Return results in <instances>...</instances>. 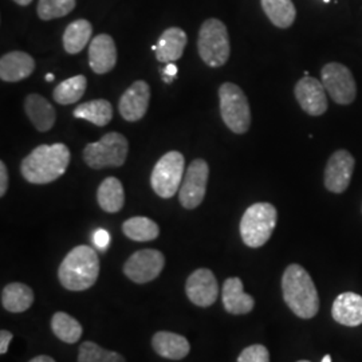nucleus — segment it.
Returning <instances> with one entry per match:
<instances>
[{
	"label": "nucleus",
	"mask_w": 362,
	"mask_h": 362,
	"mask_svg": "<svg viewBox=\"0 0 362 362\" xmlns=\"http://www.w3.org/2000/svg\"><path fill=\"white\" fill-rule=\"evenodd\" d=\"M70 160L71 155L65 144L39 145L22 160L21 173L31 184H50L65 173Z\"/></svg>",
	"instance_id": "obj_1"
},
{
	"label": "nucleus",
	"mask_w": 362,
	"mask_h": 362,
	"mask_svg": "<svg viewBox=\"0 0 362 362\" xmlns=\"http://www.w3.org/2000/svg\"><path fill=\"white\" fill-rule=\"evenodd\" d=\"M284 299L291 311L303 320L315 317L320 298L309 272L299 264H290L282 276Z\"/></svg>",
	"instance_id": "obj_2"
},
{
	"label": "nucleus",
	"mask_w": 362,
	"mask_h": 362,
	"mask_svg": "<svg viewBox=\"0 0 362 362\" xmlns=\"http://www.w3.org/2000/svg\"><path fill=\"white\" fill-rule=\"evenodd\" d=\"M100 275V259L89 246L74 247L62 260L58 276L62 286L70 291L90 288Z\"/></svg>",
	"instance_id": "obj_3"
},
{
	"label": "nucleus",
	"mask_w": 362,
	"mask_h": 362,
	"mask_svg": "<svg viewBox=\"0 0 362 362\" xmlns=\"http://www.w3.org/2000/svg\"><path fill=\"white\" fill-rule=\"evenodd\" d=\"M197 50L209 67H221L230 59L231 45L227 26L216 18L207 19L199 30Z\"/></svg>",
	"instance_id": "obj_4"
},
{
	"label": "nucleus",
	"mask_w": 362,
	"mask_h": 362,
	"mask_svg": "<svg viewBox=\"0 0 362 362\" xmlns=\"http://www.w3.org/2000/svg\"><path fill=\"white\" fill-rule=\"evenodd\" d=\"M278 212L270 203H255L248 207L240 220V236L251 248L264 246L276 227Z\"/></svg>",
	"instance_id": "obj_5"
},
{
	"label": "nucleus",
	"mask_w": 362,
	"mask_h": 362,
	"mask_svg": "<svg viewBox=\"0 0 362 362\" xmlns=\"http://www.w3.org/2000/svg\"><path fill=\"white\" fill-rule=\"evenodd\" d=\"M129 143L121 133H106L97 143L88 144L83 149V161L91 169L118 168L127 161Z\"/></svg>",
	"instance_id": "obj_6"
},
{
	"label": "nucleus",
	"mask_w": 362,
	"mask_h": 362,
	"mask_svg": "<svg viewBox=\"0 0 362 362\" xmlns=\"http://www.w3.org/2000/svg\"><path fill=\"white\" fill-rule=\"evenodd\" d=\"M220 115L228 129L235 134H245L251 127V109L245 91L233 82L219 88Z\"/></svg>",
	"instance_id": "obj_7"
},
{
	"label": "nucleus",
	"mask_w": 362,
	"mask_h": 362,
	"mask_svg": "<svg viewBox=\"0 0 362 362\" xmlns=\"http://www.w3.org/2000/svg\"><path fill=\"white\" fill-rule=\"evenodd\" d=\"M185 158L180 152L170 151L163 156L151 175V185L157 196L170 199L180 189L184 179Z\"/></svg>",
	"instance_id": "obj_8"
},
{
	"label": "nucleus",
	"mask_w": 362,
	"mask_h": 362,
	"mask_svg": "<svg viewBox=\"0 0 362 362\" xmlns=\"http://www.w3.org/2000/svg\"><path fill=\"white\" fill-rule=\"evenodd\" d=\"M321 82L338 105H350L357 95V85L349 69L338 62H330L321 70Z\"/></svg>",
	"instance_id": "obj_9"
},
{
	"label": "nucleus",
	"mask_w": 362,
	"mask_h": 362,
	"mask_svg": "<svg viewBox=\"0 0 362 362\" xmlns=\"http://www.w3.org/2000/svg\"><path fill=\"white\" fill-rule=\"evenodd\" d=\"M209 165L203 158H196L185 170L179 191L180 204L185 209L199 207L207 192Z\"/></svg>",
	"instance_id": "obj_10"
},
{
	"label": "nucleus",
	"mask_w": 362,
	"mask_h": 362,
	"mask_svg": "<svg viewBox=\"0 0 362 362\" xmlns=\"http://www.w3.org/2000/svg\"><path fill=\"white\" fill-rule=\"evenodd\" d=\"M165 266V258L158 250H140L130 255L124 264V272L134 284H148L155 281Z\"/></svg>",
	"instance_id": "obj_11"
},
{
	"label": "nucleus",
	"mask_w": 362,
	"mask_h": 362,
	"mask_svg": "<svg viewBox=\"0 0 362 362\" xmlns=\"http://www.w3.org/2000/svg\"><path fill=\"white\" fill-rule=\"evenodd\" d=\"M354 165H356V160L350 152L345 149L336 151L329 157L325 168L326 189L333 194L345 192L351 181Z\"/></svg>",
	"instance_id": "obj_12"
},
{
	"label": "nucleus",
	"mask_w": 362,
	"mask_h": 362,
	"mask_svg": "<svg viewBox=\"0 0 362 362\" xmlns=\"http://www.w3.org/2000/svg\"><path fill=\"white\" fill-rule=\"evenodd\" d=\"M188 299L199 308H209L219 297V285L215 274L208 269L192 272L185 285Z\"/></svg>",
	"instance_id": "obj_13"
},
{
	"label": "nucleus",
	"mask_w": 362,
	"mask_h": 362,
	"mask_svg": "<svg viewBox=\"0 0 362 362\" xmlns=\"http://www.w3.org/2000/svg\"><path fill=\"white\" fill-rule=\"evenodd\" d=\"M324 83L315 78L306 77L298 81L294 94L298 104L309 116L320 117L327 110V95Z\"/></svg>",
	"instance_id": "obj_14"
},
{
	"label": "nucleus",
	"mask_w": 362,
	"mask_h": 362,
	"mask_svg": "<svg viewBox=\"0 0 362 362\" xmlns=\"http://www.w3.org/2000/svg\"><path fill=\"white\" fill-rule=\"evenodd\" d=\"M151 101V88L145 81L132 83L119 98L118 110L121 117L128 122H137L143 118Z\"/></svg>",
	"instance_id": "obj_15"
},
{
	"label": "nucleus",
	"mask_w": 362,
	"mask_h": 362,
	"mask_svg": "<svg viewBox=\"0 0 362 362\" xmlns=\"http://www.w3.org/2000/svg\"><path fill=\"white\" fill-rule=\"evenodd\" d=\"M117 64V47L113 38L100 34L93 38L89 47V65L95 74L112 71Z\"/></svg>",
	"instance_id": "obj_16"
},
{
	"label": "nucleus",
	"mask_w": 362,
	"mask_h": 362,
	"mask_svg": "<svg viewBox=\"0 0 362 362\" xmlns=\"http://www.w3.org/2000/svg\"><path fill=\"white\" fill-rule=\"evenodd\" d=\"M35 70V59L25 52H10L0 58V78L4 82H19Z\"/></svg>",
	"instance_id": "obj_17"
},
{
	"label": "nucleus",
	"mask_w": 362,
	"mask_h": 362,
	"mask_svg": "<svg viewBox=\"0 0 362 362\" xmlns=\"http://www.w3.org/2000/svg\"><path fill=\"white\" fill-rule=\"evenodd\" d=\"M188 43V37L185 31L180 27H169L153 47L156 52V59L163 64H170L180 59Z\"/></svg>",
	"instance_id": "obj_18"
},
{
	"label": "nucleus",
	"mask_w": 362,
	"mask_h": 362,
	"mask_svg": "<svg viewBox=\"0 0 362 362\" xmlns=\"http://www.w3.org/2000/svg\"><path fill=\"white\" fill-rule=\"evenodd\" d=\"M25 112L28 119L38 132H49L57 121V112L45 97L40 94H28L25 100Z\"/></svg>",
	"instance_id": "obj_19"
},
{
	"label": "nucleus",
	"mask_w": 362,
	"mask_h": 362,
	"mask_svg": "<svg viewBox=\"0 0 362 362\" xmlns=\"http://www.w3.org/2000/svg\"><path fill=\"white\" fill-rule=\"evenodd\" d=\"M223 305L230 314L242 315L252 311L255 300L243 290V282L240 278H228L223 285Z\"/></svg>",
	"instance_id": "obj_20"
},
{
	"label": "nucleus",
	"mask_w": 362,
	"mask_h": 362,
	"mask_svg": "<svg viewBox=\"0 0 362 362\" xmlns=\"http://www.w3.org/2000/svg\"><path fill=\"white\" fill-rule=\"evenodd\" d=\"M332 315L338 324L344 326H360L362 324V297L356 293H344L333 303Z\"/></svg>",
	"instance_id": "obj_21"
},
{
	"label": "nucleus",
	"mask_w": 362,
	"mask_h": 362,
	"mask_svg": "<svg viewBox=\"0 0 362 362\" xmlns=\"http://www.w3.org/2000/svg\"><path fill=\"white\" fill-rule=\"evenodd\" d=\"M152 346L158 356L168 360H182L191 350V345L185 337L170 332L156 333Z\"/></svg>",
	"instance_id": "obj_22"
},
{
	"label": "nucleus",
	"mask_w": 362,
	"mask_h": 362,
	"mask_svg": "<svg viewBox=\"0 0 362 362\" xmlns=\"http://www.w3.org/2000/svg\"><path fill=\"white\" fill-rule=\"evenodd\" d=\"M97 200L105 212L116 214L121 211L125 204V192L122 182L117 177H106L98 187Z\"/></svg>",
	"instance_id": "obj_23"
},
{
	"label": "nucleus",
	"mask_w": 362,
	"mask_h": 362,
	"mask_svg": "<svg viewBox=\"0 0 362 362\" xmlns=\"http://www.w3.org/2000/svg\"><path fill=\"white\" fill-rule=\"evenodd\" d=\"M34 303V293L23 284H10L1 290V306L10 313H23Z\"/></svg>",
	"instance_id": "obj_24"
},
{
	"label": "nucleus",
	"mask_w": 362,
	"mask_h": 362,
	"mask_svg": "<svg viewBox=\"0 0 362 362\" xmlns=\"http://www.w3.org/2000/svg\"><path fill=\"white\" fill-rule=\"evenodd\" d=\"M260 3L274 26L288 28L296 22L297 10L291 0H260Z\"/></svg>",
	"instance_id": "obj_25"
},
{
	"label": "nucleus",
	"mask_w": 362,
	"mask_h": 362,
	"mask_svg": "<svg viewBox=\"0 0 362 362\" xmlns=\"http://www.w3.org/2000/svg\"><path fill=\"white\" fill-rule=\"evenodd\" d=\"M91 34H93V26L89 21L77 19L71 22L69 26L66 27L64 38H62L66 52L74 55L82 52L89 43Z\"/></svg>",
	"instance_id": "obj_26"
},
{
	"label": "nucleus",
	"mask_w": 362,
	"mask_h": 362,
	"mask_svg": "<svg viewBox=\"0 0 362 362\" xmlns=\"http://www.w3.org/2000/svg\"><path fill=\"white\" fill-rule=\"evenodd\" d=\"M73 115L76 118L86 119L97 127H106L113 118V107L107 100H93L77 106Z\"/></svg>",
	"instance_id": "obj_27"
},
{
	"label": "nucleus",
	"mask_w": 362,
	"mask_h": 362,
	"mask_svg": "<svg viewBox=\"0 0 362 362\" xmlns=\"http://www.w3.org/2000/svg\"><path fill=\"white\" fill-rule=\"evenodd\" d=\"M88 88V79L85 76H76V77L65 79L61 82L54 91L52 98L59 105H71L78 103Z\"/></svg>",
	"instance_id": "obj_28"
},
{
	"label": "nucleus",
	"mask_w": 362,
	"mask_h": 362,
	"mask_svg": "<svg viewBox=\"0 0 362 362\" xmlns=\"http://www.w3.org/2000/svg\"><path fill=\"white\" fill-rule=\"evenodd\" d=\"M124 233L134 242H151L160 235V228L153 220L145 216H134L122 224Z\"/></svg>",
	"instance_id": "obj_29"
},
{
	"label": "nucleus",
	"mask_w": 362,
	"mask_h": 362,
	"mask_svg": "<svg viewBox=\"0 0 362 362\" xmlns=\"http://www.w3.org/2000/svg\"><path fill=\"white\" fill-rule=\"evenodd\" d=\"M52 329L54 334L66 344H76L83 333V329L77 320L62 311L52 315Z\"/></svg>",
	"instance_id": "obj_30"
},
{
	"label": "nucleus",
	"mask_w": 362,
	"mask_h": 362,
	"mask_svg": "<svg viewBox=\"0 0 362 362\" xmlns=\"http://www.w3.org/2000/svg\"><path fill=\"white\" fill-rule=\"evenodd\" d=\"M76 6V0H39L37 13L42 21L47 22L69 15Z\"/></svg>",
	"instance_id": "obj_31"
},
{
	"label": "nucleus",
	"mask_w": 362,
	"mask_h": 362,
	"mask_svg": "<svg viewBox=\"0 0 362 362\" xmlns=\"http://www.w3.org/2000/svg\"><path fill=\"white\" fill-rule=\"evenodd\" d=\"M78 362H125V360L117 351L104 349L89 341L81 345Z\"/></svg>",
	"instance_id": "obj_32"
},
{
	"label": "nucleus",
	"mask_w": 362,
	"mask_h": 362,
	"mask_svg": "<svg viewBox=\"0 0 362 362\" xmlns=\"http://www.w3.org/2000/svg\"><path fill=\"white\" fill-rule=\"evenodd\" d=\"M238 362H270V353L263 345H251L240 353Z\"/></svg>",
	"instance_id": "obj_33"
},
{
	"label": "nucleus",
	"mask_w": 362,
	"mask_h": 362,
	"mask_svg": "<svg viewBox=\"0 0 362 362\" xmlns=\"http://www.w3.org/2000/svg\"><path fill=\"white\" fill-rule=\"evenodd\" d=\"M93 242L97 248L106 250L110 243V235L106 230H97L93 235Z\"/></svg>",
	"instance_id": "obj_34"
},
{
	"label": "nucleus",
	"mask_w": 362,
	"mask_h": 362,
	"mask_svg": "<svg viewBox=\"0 0 362 362\" xmlns=\"http://www.w3.org/2000/svg\"><path fill=\"white\" fill-rule=\"evenodd\" d=\"M8 189V169L4 161H0V196L3 197Z\"/></svg>",
	"instance_id": "obj_35"
},
{
	"label": "nucleus",
	"mask_w": 362,
	"mask_h": 362,
	"mask_svg": "<svg viewBox=\"0 0 362 362\" xmlns=\"http://www.w3.org/2000/svg\"><path fill=\"white\" fill-rule=\"evenodd\" d=\"M13 333L8 330H1L0 332V354H6L8 350V345L13 341Z\"/></svg>",
	"instance_id": "obj_36"
},
{
	"label": "nucleus",
	"mask_w": 362,
	"mask_h": 362,
	"mask_svg": "<svg viewBox=\"0 0 362 362\" xmlns=\"http://www.w3.org/2000/svg\"><path fill=\"white\" fill-rule=\"evenodd\" d=\"M177 70H179V69L173 65V62L167 64L165 69H164V81L170 83V82L173 81V78L177 76Z\"/></svg>",
	"instance_id": "obj_37"
},
{
	"label": "nucleus",
	"mask_w": 362,
	"mask_h": 362,
	"mask_svg": "<svg viewBox=\"0 0 362 362\" xmlns=\"http://www.w3.org/2000/svg\"><path fill=\"white\" fill-rule=\"evenodd\" d=\"M30 362H55L54 358L49 357V356H38L35 358H33Z\"/></svg>",
	"instance_id": "obj_38"
},
{
	"label": "nucleus",
	"mask_w": 362,
	"mask_h": 362,
	"mask_svg": "<svg viewBox=\"0 0 362 362\" xmlns=\"http://www.w3.org/2000/svg\"><path fill=\"white\" fill-rule=\"evenodd\" d=\"M13 1H15L16 4H19V6H23V7H25V6H28L33 0H13Z\"/></svg>",
	"instance_id": "obj_39"
},
{
	"label": "nucleus",
	"mask_w": 362,
	"mask_h": 362,
	"mask_svg": "<svg viewBox=\"0 0 362 362\" xmlns=\"http://www.w3.org/2000/svg\"><path fill=\"white\" fill-rule=\"evenodd\" d=\"M322 362H332V357L329 354L325 356L324 358H322Z\"/></svg>",
	"instance_id": "obj_40"
},
{
	"label": "nucleus",
	"mask_w": 362,
	"mask_h": 362,
	"mask_svg": "<svg viewBox=\"0 0 362 362\" xmlns=\"http://www.w3.org/2000/svg\"><path fill=\"white\" fill-rule=\"evenodd\" d=\"M46 79H47L49 82H52V79H54V76H52V74H47V76H46Z\"/></svg>",
	"instance_id": "obj_41"
},
{
	"label": "nucleus",
	"mask_w": 362,
	"mask_h": 362,
	"mask_svg": "<svg viewBox=\"0 0 362 362\" xmlns=\"http://www.w3.org/2000/svg\"><path fill=\"white\" fill-rule=\"evenodd\" d=\"M325 3H329V1H330V0H324Z\"/></svg>",
	"instance_id": "obj_42"
},
{
	"label": "nucleus",
	"mask_w": 362,
	"mask_h": 362,
	"mask_svg": "<svg viewBox=\"0 0 362 362\" xmlns=\"http://www.w3.org/2000/svg\"><path fill=\"white\" fill-rule=\"evenodd\" d=\"M298 362H310V361H298Z\"/></svg>",
	"instance_id": "obj_43"
}]
</instances>
